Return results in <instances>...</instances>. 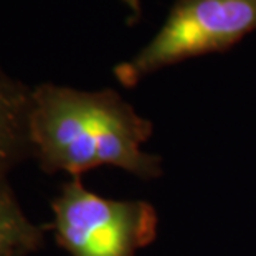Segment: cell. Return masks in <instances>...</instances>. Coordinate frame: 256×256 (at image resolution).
<instances>
[{"instance_id":"obj_1","label":"cell","mask_w":256,"mask_h":256,"mask_svg":"<svg viewBox=\"0 0 256 256\" xmlns=\"http://www.w3.org/2000/svg\"><path fill=\"white\" fill-rule=\"evenodd\" d=\"M152 122L114 90L80 91L43 83L32 91V157L46 174L72 177L111 166L140 178L162 174L160 157L142 152Z\"/></svg>"},{"instance_id":"obj_2","label":"cell","mask_w":256,"mask_h":256,"mask_svg":"<svg viewBox=\"0 0 256 256\" xmlns=\"http://www.w3.org/2000/svg\"><path fill=\"white\" fill-rule=\"evenodd\" d=\"M256 32V0H177L164 25L129 62L114 68L126 88L162 68L226 52Z\"/></svg>"},{"instance_id":"obj_3","label":"cell","mask_w":256,"mask_h":256,"mask_svg":"<svg viewBox=\"0 0 256 256\" xmlns=\"http://www.w3.org/2000/svg\"><path fill=\"white\" fill-rule=\"evenodd\" d=\"M52 208L56 243L72 256H136L157 233L152 205L104 198L80 177L62 185Z\"/></svg>"},{"instance_id":"obj_4","label":"cell","mask_w":256,"mask_h":256,"mask_svg":"<svg viewBox=\"0 0 256 256\" xmlns=\"http://www.w3.org/2000/svg\"><path fill=\"white\" fill-rule=\"evenodd\" d=\"M32 91L0 64V180L20 162L32 157Z\"/></svg>"},{"instance_id":"obj_5","label":"cell","mask_w":256,"mask_h":256,"mask_svg":"<svg viewBox=\"0 0 256 256\" xmlns=\"http://www.w3.org/2000/svg\"><path fill=\"white\" fill-rule=\"evenodd\" d=\"M43 243V226L25 215L7 178L0 180V256H28Z\"/></svg>"}]
</instances>
